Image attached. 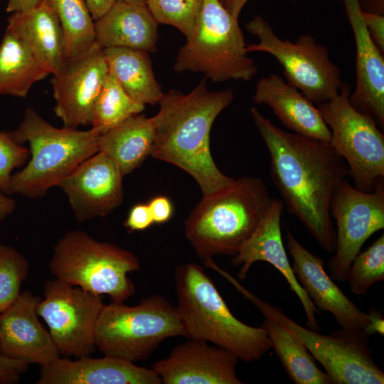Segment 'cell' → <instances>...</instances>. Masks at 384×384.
<instances>
[{"mask_svg": "<svg viewBox=\"0 0 384 384\" xmlns=\"http://www.w3.org/2000/svg\"><path fill=\"white\" fill-rule=\"evenodd\" d=\"M252 119L270 154V176L287 207L327 252L336 234L331 203L349 176L347 164L329 143L289 133L275 126L256 107Z\"/></svg>", "mask_w": 384, "mask_h": 384, "instance_id": "1", "label": "cell"}, {"mask_svg": "<svg viewBox=\"0 0 384 384\" xmlns=\"http://www.w3.org/2000/svg\"><path fill=\"white\" fill-rule=\"evenodd\" d=\"M206 81L204 77L186 95L173 89L164 93L159 111L152 117L155 137L150 154L190 174L203 196L215 193L235 180L217 167L210 149L212 125L235 94L231 89L210 91Z\"/></svg>", "mask_w": 384, "mask_h": 384, "instance_id": "2", "label": "cell"}, {"mask_svg": "<svg viewBox=\"0 0 384 384\" xmlns=\"http://www.w3.org/2000/svg\"><path fill=\"white\" fill-rule=\"evenodd\" d=\"M174 281L185 337L211 342L245 362L259 360L272 348L262 326H249L233 316L202 266L178 265Z\"/></svg>", "mask_w": 384, "mask_h": 384, "instance_id": "3", "label": "cell"}, {"mask_svg": "<svg viewBox=\"0 0 384 384\" xmlns=\"http://www.w3.org/2000/svg\"><path fill=\"white\" fill-rule=\"evenodd\" d=\"M275 199L262 179L244 176L208 196L184 223L185 235L203 261L233 256L252 235Z\"/></svg>", "mask_w": 384, "mask_h": 384, "instance_id": "4", "label": "cell"}, {"mask_svg": "<svg viewBox=\"0 0 384 384\" xmlns=\"http://www.w3.org/2000/svg\"><path fill=\"white\" fill-rule=\"evenodd\" d=\"M8 133L16 143L29 144L31 158L12 175L11 191L30 198L43 196L98 152L99 135L92 129L57 128L31 107L26 109L19 126Z\"/></svg>", "mask_w": 384, "mask_h": 384, "instance_id": "5", "label": "cell"}, {"mask_svg": "<svg viewBox=\"0 0 384 384\" xmlns=\"http://www.w3.org/2000/svg\"><path fill=\"white\" fill-rule=\"evenodd\" d=\"M132 252L114 244L100 242L87 233L73 230L60 237L48 263L55 278L113 302H124L135 292L128 274L139 270Z\"/></svg>", "mask_w": 384, "mask_h": 384, "instance_id": "6", "label": "cell"}, {"mask_svg": "<svg viewBox=\"0 0 384 384\" xmlns=\"http://www.w3.org/2000/svg\"><path fill=\"white\" fill-rule=\"evenodd\" d=\"M238 19L218 0H203L195 26L174 65L178 73H202L213 82L249 81L258 71L248 55Z\"/></svg>", "mask_w": 384, "mask_h": 384, "instance_id": "7", "label": "cell"}, {"mask_svg": "<svg viewBox=\"0 0 384 384\" xmlns=\"http://www.w3.org/2000/svg\"><path fill=\"white\" fill-rule=\"evenodd\" d=\"M216 272L227 279L265 316L297 338L319 361L333 384H383L384 373L375 362L365 331L341 328L329 335L299 325L278 306L255 295L229 272L218 267Z\"/></svg>", "mask_w": 384, "mask_h": 384, "instance_id": "8", "label": "cell"}, {"mask_svg": "<svg viewBox=\"0 0 384 384\" xmlns=\"http://www.w3.org/2000/svg\"><path fill=\"white\" fill-rule=\"evenodd\" d=\"M186 336L176 306L159 294L135 306L104 305L95 329V346L104 356L131 362L148 359L166 338Z\"/></svg>", "mask_w": 384, "mask_h": 384, "instance_id": "9", "label": "cell"}, {"mask_svg": "<svg viewBox=\"0 0 384 384\" xmlns=\"http://www.w3.org/2000/svg\"><path fill=\"white\" fill-rule=\"evenodd\" d=\"M351 87L342 82L338 95L316 104L331 137L329 144L348 167L353 186L373 192L384 181V134L370 117L349 102Z\"/></svg>", "mask_w": 384, "mask_h": 384, "instance_id": "10", "label": "cell"}, {"mask_svg": "<svg viewBox=\"0 0 384 384\" xmlns=\"http://www.w3.org/2000/svg\"><path fill=\"white\" fill-rule=\"evenodd\" d=\"M246 30L255 36L257 43L246 45L250 52H265L283 68L286 82L316 104L336 97L341 87V72L329 57L327 48L309 34L300 35L294 42L282 39L262 16L246 23Z\"/></svg>", "mask_w": 384, "mask_h": 384, "instance_id": "11", "label": "cell"}, {"mask_svg": "<svg viewBox=\"0 0 384 384\" xmlns=\"http://www.w3.org/2000/svg\"><path fill=\"white\" fill-rule=\"evenodd\" d=\"M104 305L102 295L55 278L46 282L37 311L60 356L80 358L96 349L95 329Z\"/></svg>", "mask_w": 384, "mask_h": 384, "instance_id": "12", "label": "cell"}, {"mask_svg": "<svg viewBox=\"0 0 384 384\" xmlns=\"http://www.w3.org/2000/svg\"><path fill=\"white\" fill-rule=\"evenodd\" d=\"M331 215L336 223V242L328 270L334 281L342 282L364 242L384 228V181L367 193L343 179L333 196Z\"/></svg>", "mask_w": 384, "mask_h": 384, "instance_id": "13", "label": "cell"}, {"mask_svg": "<svg viewBox=\"0 0 384 384\" xmlns=\"http://www.w3.org/2000/svg\"><path fill=\"white\" fill-rule=\"evenodd\" d=\"M109 73L103 48L96 41L65 60L51 80L54 111L64 127L91 125L94 105Z\"/></svg>", "mask_w": 384, "mask_h": 384, "instance_id": "14", "label": "cell"}, {"mask_svg": "<svg viewBox=\"0 0 384 384\" xmlns=\"http://www.w3.org/2000/svg\"><path fill=\"white\" fill-rule=\"evenodd\" d=\"M122 175L118 166L97 152L75 168L58 186L68 197L75 219L105 217L122 203Z\"/></svg>", "mask_w": 384, "mask_h": 384, "instance_id": "15", "label": "cell"}, {"mask_svg": "<svg viewBox=\"0 0 384 384\" xmlns=\"http://www.w3.org/2000/svg\"><path fill=\"white\" fill-rule=\"evenodd\" d=\"M41 298L30 291L20 293L0 314V355L26 365L46 366L60 356L52 337L38 319Z\"/></svg>", "mask_w": 384, "mask_h": 384, "instance_id": "16", "label": "cell"}, {"mask_svg": "<svg viewBox=\"0 0 384 384\" xmlns=\"http://www.w3.org/2000/svg\"><path fill=\"white\" fill-rule=\"evenodd\" d=\"M284 207L282 201H274L252 235L233 256L231 263L238 267L237 276L241 280L247 277L254 263L263 261L272 265L286 279L290 290L298 297L305 311L308 328L318 331L320 327L315 314H320V311L298 282L284 247L280 228Z\"/></svg>", "mask_w": 384, "mask_h": 384, "instance_id": "17", "label": "cell"}, {"mask_svg": "<svg viewBox=\"0 0 384 384\" xmlns=\"http://www.w3.org/2000/svg\"><path fill=\"white\" fill-rule=\"evenodd\" d=\"M238 358L219 346L189 339L177 345L153 370L164 384H242Z\"/></svg>", "mask_w": 384, "mask_h": 384, "instance_id": "18", "label": "cell"}, {"mask_svg": "<svg viewBox=\"0 0 384 384\" xmlns=\"http://www.w3.org/2000/svg\"><path fill=\"white\" fill-rule=\"evenodd\" d=\"M286 238L293 259L294 274L316 308L331 313L343 329L365 331L368 324L367 313L361 311L326 273L323 259L306 249L290 231Z\"/></svg>", "mask_w": 384, "mask_h": 384, "instance_id": "19", "label": "cell"}, {"mask_svg": "<svg viewBox=\"0 0 384 384\" xmlns=\"http://www.w3.org/2000/svg\"><path fill=\"white\" fill-rule=\"evenodd\" d=\"M354 36L356 58V87L349 102L371 117L384 129V58L371 40L363 22L358 0H341Z\"/></svg>", "mask_w": 384, "mask_h": 384, "instance_id": "20", "label": "cell"}, {"mask_svg": "<svg viewBox=\"0 0 384 384\" xmlns=\"http://www.w3.org/2000/svg\"><path fill=\"white\" fill-rule=\"evenodd\" d=\"M37 384H160L153 368L116 357L90 356L71 360L60 356L41 366Z\"/></svg>", "mask_w": 384, "mask_h": 384, "instance_id": "21", "label": "cell"}, {"mask_svg": "<svg viewBox=\"0 0 384 384\" xmlns=\"http://www.w3.org/2000/svg\"><path fill=\"white\" fill-rule=\"evenodd\" d=\"M253 101L269 106L281 123L294 133L329 143L331 131L314 102L276 74L260 78Z\"/></svg>", "mask_w": 384, "mask_h": 384, "instance_id": "22", "label": "cell"}, {"mask_svg": "<svg viewBox=\"0 0 384 384\" xmlns=\"http://www.w3.org/2000/svg\"><path fill=\"white\" fill-rule=\"evenodd\" d=\"M158 24L146 4L116 0L95 21L96 42L103 48L119 47L155 53Z\"/></svg>", "mask_w": 384, "mask_h": 384, "instance_id": "23", "label": "cell"}, {"mask_svg": "<svg viewBox=\"0 0 384 384\" xmlns=\"http://www.w3.org/2000/svg\"><path fill=\"white\" fill-rule=\"evenodd\" d=\"M7 28L19 36L50 74H55L65 61L63 30L48 0L31 9L11 13Z\"/></svg>", "mask_w": 384, "mask_h": 384, "instance_id": "24", "label": "cell"}, {"mask_svg": "<svg viewBox=\"0 0 384 384\" xmlns=\"http://www.w3.org/2000/svg\"><path fill=\"white\" fill-rule=\"evenodd\" d=\"M154 137L152 117L135 114L99 136L98 152L112 160L124 176L151 154Z\"/></svg>", "mask_w": 384, "mask_h": 384, "instance_id": "25", "label": "cell"}, {"mask_svg": "<svg viewBox=\"0 0 384 384\" xmlns=\"http://www.w3.org/2000/svg\"><path fill=\"white\" fill-rule=\"evenodd\" d=\"M103 50L109 72L131 98L144 105L158 104L164 93L149 53L119 47Z\"/></svg>", "mask_w": 384, "mask_h": 384, "instance_id": "26", "label": "cell"}, {"mask_svg": "<svg viewBox=\"0 0 384 384\" xmlns=\"http://www.w3.org/2000/svg\"><path fill=\"white\" fill-rule=\"evenodd\" d=\"M48 75L24 41L6 28L0 43V95L26 97Z\"/></svg>", "mask_w": 384, "mask_h": 384, "instance_id": "27", "label": "cell"}, {"mask_svg": "<svg viewBox=\"0 0 384 384\" xmlns=\"http://www.w3.org/2000/svg\"><path fill=\"white\" fill-rule=\"evenodd\" d=\"M266 329L279 360L289 378L296 384H333L329 375L319 368L315 358L292 334L265 317Z\"/></svg>", "mask_w": 384, "mask_h": 384, "instance_id": "28", "label": "cell"}, {"mask_svg": "<svg viewBox=\"0 0 384 384\" xmlns=\"http://www.w3.org/2000/svg\"><path fill=\"white\" fill-rule=\"evenodd\" d=\"M60 21L65 60L87 50L96 41L95 21L85 0H48Z\"/></svg>", "mask_w": 384, "mask_h": 384, "instance_id": "29", "label": "cell"}, {"mask_svg": "<svg viewBox=\"0 0 384 384\" xmlns=\"http://www.w3.org/2000/svg\"><path fill=\"white\" fill-rule=\"evenodd\" d=\"M144 108L126 93L109 72L94 105L91 129L100 136Z\"/></svg>", "mask_w": 384, "mask_h": 384, "instance_id": "30", "label": "cell"}, {"mask_svg": "<svg viewBox=\"0 0 384 384\" xmlns=\"http://www.w3.org/2000/svg\"><path fill=\"white\" fill-rule=\"evenodd\" d=\"M383 280L384 234H382L365 251L356 256L348 268L346 281L353 294L365 295L375 283Z\"/></svg>", "mask_w": 384, "mask_h": 384, "instance_id": "31", "label": "cell"}, {"mask_svg": "<svg viewBox=\"0 0 384 384\" xmlns=\"http://www.w3.org/2000/svg\"><path fill=\"white\" fill-rule=\"evenodd\" d=\"M28 270L29 263L20 252L10 245L0 244V314L19 296Z\"/></svg>", "mask_w": 384, "mask_h": 384, "instance_id": "32", "label": "cell"}, {"mask_svg": "<svg viewBox=\"0 0 384 384\" xmlns=\"http://www.w3.org/2000/svg\"><path fill=\"white\" fill-rule=\"evenodd\" d=\"M146 5L158 23L176 28L187 38L201 10L203 0H146Z\"/></svg>", "mask_w": 384, "mask_h": 384, "instance_id": "33", "label": "cell"}, {"mask_svg": "<svg viewBox=\"0 0 384 384\" xmlns=\"http://www.w3.org/2000/svg\"><path fill=\"white\" fill-rule=\"evenodd\" d=\"M28 149L16 143L8 132H0V191L11 195V179L14 169L21 167L28 160Z\"/></svg>", "mask_w": 384, "mask_h": 384, "instance_id": "34", "label": "cell"}, {"mask_svg": "<svg viewBox=\"0 0 384 384\" xmlns=\"http://www.w3.org/2000/svg\"><path fill=\"white\" fill-rule=\"evenodd\" d=\"M154 223L147 203H137L129 211L124 223L129 231H140L149 228Z\"/></svg>", "mask_w": 384, "mask_h": 384, "instance_id": "35", "label": "cell"}, {"mask_svg": "<svg viewBox=\"0 0 384 384\" xmlns=\"http://www.w3.org/2000/svg\"><path fill=\"white\" fill-rule=\"evenodd\" d=\"M363 22L366 28L382 54L384 53V15L361 11Z\"/></svg>", "mask_w": 384, "mask_h": 384, "instance_id": "36", "label": "cell"}, {"mask_svg": "<svg viewBox=\"0 0 384 384\" xmlns=\"http://www.w3.org/2000/svg\"><path fill=\"white\" fill-rule=\"evenodd\" d=\"M28 368V365L0 355V384L17 383Z\"/></svg>", "mask_w": 384, "mask_h": 384, "instance_id": "37", "label": "cell"}, {"mask_svg": "<svg viewBox=\"0 0 384 384\" xmlns=\"http://www.w3.org/2000/svg\"><path fill=\"white\" fill-rule=\"evenodd\" d=\"M154 223L162 224L169 221L173 215V205L165 196L154 197L147 203Z\"/></svg>", "mask_w": 384, "mask_h": 384, "instance_id": "38", "label": "cell"}, {"mask_svg": "<svg viewBox=\"0 0 384 384\" xmlns=\"http://www.w3.org/2000/svg\"><path fill=\"white\" fill-rule=\"evenodd\" d=\"M368 324L365 329L370 336L375 333L384 335V318L378 310L371 309L367 313Z\"/></svg>", "mask_w": 384, "mask_h": 384, "instance_id": "39", "label": "cell"}, {"mask_svg": "<svg viewBox=\"0 0 384 384\" xmlns=\"http://www.w3.org/2000/svg\"><path fill=\"white\" fill-rule=\"evenodd\" d=\"M94 21L101 17L116 0H85Z\"/></svg>", "mask_w": 384, "mask_h": 384, "instance_id": "40", "label": "cell"}, {"mask_svg": "<svg viewBox=\"0 0 384 384\" xmlns=\"http://www.w3.org/2000/svg\"><path fill=\"white\" fill-rule=\"evenodd\" d=\"M42 0H7L6 10L11 14L23 11L36 6Z\"/></svg>", "mask_w": 384, "mask_h": 384, "instance_id": "41", "label": "cell"}, {"mask_svg": "<svg viewBox=\"0 0 384 384\" xmlns=\"http://www.w3.org/2000/svg\"><path fill=\"white\" fill-rule=\"evenodd\" d=\"M16 207V201L0 191V222L11 215Z\"/></svg>", "mask_w": 384, "mask_h": 384, "instance_id": "42", "label": "cell"}, {"mask_svg": "<svg viewBox=\"0 0 384 384\" xmlns=\"http://www.w3.org/2000/svg\"><path fill=\"white\" fill-rule=\"evenodd\" d=\"M361 10L384 15V0H358Z\"/></svg>", "mask_w": 384, "mask_h": 384, "instance_id": "43", "label": "cell"}, {"mask_svg": "<svg viewBox=\"0 0 384 384\" xmlns=\"http://www.w3.org/2000/svg\"><path fill=\"white\" fill-rule=\"evenodd\" d=\"M225 9L234 18H239L240 14L248 0H218Z\"/></svg>", "mask_w": 384, "mask_h": 384, "instance_id": "44", "label": "cell"}, {"mask_svg": "<svg viewBox=\"0 0 384 384\" xmlns=\"http://www.w3.org/2000/svg\"><path fill=\"white\" fill-rule=\"evenodd\" d=\"M132 4H146V0H118Z\"/></svg>", "mask_w": 384, "mask_h": 384, "instance_id": "45", "label": "cell"}, {"mask_svg": "<svg viewBox=\"0 0 384 384\" xmlns=\"http://www.w3.org/2000/svg\"><path fill=\"white\" fill-rule=\"evenodd\" d=\"M0 2H1V0H0Z\"/></svg>", "mask_w": 384, "mask_h": 384, "instance_id": "46", "label": "cell"}]
</instances>
